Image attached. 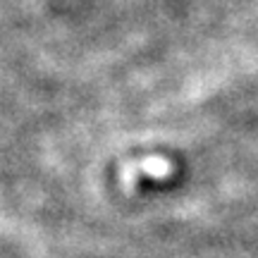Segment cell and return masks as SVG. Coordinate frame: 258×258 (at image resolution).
Returning a JSON list of instances; mask_svg holds the SVG:
<instances>
[{
  "instance_id": "cell-1",
  "label": "cell",
  "mask_w": 258,
  "mask_h": 258,
  "mask_svg": "<svg viewBox=\"0 0 258 258\" xmlns=\"http://www.w3.org/2000/svg\"><path fill=\"white\" fill-rule=\"evenodd\" d=\"M172 172V163L165 160V158L158 156H148L144 160H137L122 170V182L127 186H134L139 177H151V179H163V177H170Z\"/></svg>"
}]
</instances>
